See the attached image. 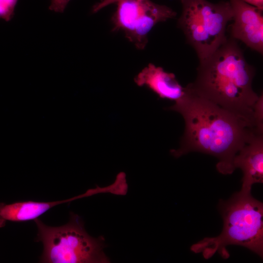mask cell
<instances>
[{"instance_id": "obj_10", "label": "cell", "mask_w": 263, "mask_h": 263, "mask_svg": "<svg viewBox=\"0 0 263 263\" xmlns=\"http://www.w3.org/2000/svg\"><path fill=\"white\" fill-rule=\"evenodd\" d=\"M95 194V189L91 188L82 194L62 201L50 202L28 201L10 204L0 203V227L4 226L7 221L21 222L34 220L58 205Z\"/></svg>"}, {"instance_id": "obj_1", "label": "cell", "mask_w": 263, "mask_h": 263, "mask_svg": "<svg viewBox=\"0 0 263 263\" xmlns=\"http://www.w3.org/2000/svg\"><path fill=\"white\" fill-rule=\"evenodd\" d=\"M187 87L185 97L169 108L180 113L185 125L180 147L171 150V154L176 158L191 152L208 154L218 160L216 169L220 173H232L235 156L255 130Z\"/></svg>"}, {"instance_id": "obj_6", "label": "cell", "mask_w": 263, "mask_h": 263, "mask_svg": "<svg viewBox=\"0 0 263 263\" xmlns=\"http://www.w3.org/2000/svg\"><path fill=\"white\" fill-rule=\"evenodd\" d=\"M112 17L114 31L121 30L137 49L142 50L148 42V35L157 23L173 18L172 9L150 0H119Z\"/></svg>"}, {"instance_id": "obj_2", "label": "cell", "mask_w": 263, "mask_h": 263, "mask_svg": "<svg viewBox=\"0 0 263 263\" xmlns=\"http://www.w3.org/2000/svg\"><path fill=\"white\" fill-rule=\"evenodd\" d=\"M254 67L237 40L227 38L212 54L199 61L190 89L238 116L255 130L253 106L259 95L253 90Z\"/></svg>"}, {"instance_id": "obj_11", "label": "cell", "mask_w": 263, "mask_h": 263, "mask_svg": "<svg viewBox=\"0 0 263 263\" xmlns=\"http://www.w3.org/2000/svg\"><path fill=\"white\" fill-rule=\"evenodd\" d=\"M253 119L255 130L263 133V96L259 97L253 106Z\"/></svg>"}, {"instance_id": "obj_7", "label": "cell", "mask_w": 263, "mask_h": 263, "mask_svg": "<svg viewBox=\"0 0 263 263\" xmlns=\"http://www.w3.org/2000/svg\"><path fill=\"white\" fill-rule=\"evenodd\" d=\"M233 12L231 37L261 54L263 53L262 10L244 0H229Z\"/></svg>"}, {"instance_id": "obj_4", "label": "cell", "mask_w": 263, "mask_h": 263, "mask_svg": "<svg viewBox=\"0 0 263 263\" xmlns=\"http://www.w3.org/2000/svg\"><path fill=\"white\" fill-rule=\"evenodd\" d=\"M38 229L37 241L43 245L40 262L45 263H108L102 236L94 238L85 230L82 219L71 213L69 222L50 226L34 220Z\"/></svg>"}, {"instance_id": "obj_14", "label": "cell", "mask_w": 263, "mask_h": 263, "mask_svg": "<svg viewBox=\"0 0 263 263\" xmlns=\"http://www.w3.org/2000/svg\"><path fill=\"white\" fill-rule=\"evenodd\" d=\"M118 0H102L93 6V12L96 13L107 6L116 3Z\"/></svg>"}, {"instance_id": "obj_3", "label": "cell", "mask_w": 263, "mask_h": 263, "mask_svg": "<svg viewBox=\"0 0 263 263\" xmlns=\"http://www.w3.org/2000/svg\"><path fill=\"white\" fill-rule=\"evenodd\" d=\"M251 189L241 188L226 201L221 200L219 209L224 225L221 233L207 237L193 244L190 250L202 253L208 259L218 252L222 258L229 257L226 247L237 245L263 257V204L254 198Z\"/></svg>"}, {"instance_id": "obj_8", "label": "cell", "mask_w": 263, "mask_h": 263, "mask_svg": "<svg viewBox=\"0 0 263 263\" xmlns=\"http://www.w3.org/2000/svg\"><path fill=\"white\" fill-rule=\"evenodd\" d=\"M234 168L243 173L242 188L251 189L253 185L263 183V134L256 131L235 156Z\"/></svg>"}, {"instance_id": "obj_13", "label": "cell", "mask_w": 263, "mask_h": 263, "mask_svg": "<svg viewBox=\"0 0 263 263\" xmlns=\"http://www.w3.org/2000/svg\"><path fill=\"white\" fill-rule=\"evenodd\" d=\"M70 0H51L49 9L51 11L63 13Z\"/></svg>"}, {"instance_id": "obj_5", "label": "cell", "mask_w": 263, "mask_h": 263, "mask_svg": "<svg viewBox=\"0 0 263 263\" xmlns=\"http://www.w3.org/2000/svg\"><path fill=\"white\" fill-rule=\"evenodd\" d=\"M182 11L178 26L199 61L212 54L227 38L226 26L232 20L229 1L180 0Z\"/></svg>"}, {"instance_id": "obj_15", "label": "cell", "mask_w": 263, "mask_h": 263, "mask_svg": "<svg viewBox=\"0 0 263 263\" xmlns=\"http://www.w3.org/2000/svg\"><path fill=\"white\" fill-rule=\"evenodd\" d=\"M248 4L252 5L261 10H263V0H244Z\"/></svg>"}, {"instance_id": "obj_9", "label": "cell", "mask_w": 263, "mask_h": 263, "mask_svg": "<svg viewBox=\"0 0 263 263\" xmlns=\"http://www.w3.org/2000/svg\"><path fill=\"white\" fill-rule=\"evenodd\" d=\"M136 84L146 86L159 97L178 102L187 94V86L178 82L174 74L166 72L161 67L150 63L134 78Z\"/></svg>"}, {"instance_id": "obj_12", "label": "cell", "mask_w": 263, "mask_h": 263, "mask_svg": "<svg viewBox=\"0 0 263 263\" xmlns=\"http://www.w3.org/2000/svg\"><path fill=\"white\" fill-rule=\"evenodd\" d=\"M18 0H0V19L9 21L13 18Z\"/></svg>"}]
</instances>
